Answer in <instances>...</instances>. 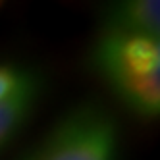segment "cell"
<instances>
[{
    "label": "cell",
    "instance_id": "cell-1",
    "mask_svg": "<svg viewBox=\"0 0 160 160\" xmlns=\"http://www.w3.org/2000/svg\"><path fill=\"white\" fill-rule=\"evenodd\" d=\"M91 64L131 114H160V39L102 29Z\"/></svg>",
    "mask_w": 160,
    "mask_h": 160
},
{
    "label": "cell",
    "instance_id": "cell-2",
    "mask_svg": "<svg viewBox=\"0 0 160 160\" xmlns=\"http://www.w3.org/2000/svg\"><path fill=\"white\" fill-rule=\"evenodd\" d=\"M120 133L98 104L73 108L23 160H118Z\"/></svg>",
    "mask_w": 160,
    "mask_h": 160
},
{
    "label": "cell",
    "instance_id": "cell-3",
    "mask_svg": "<svg viewBox=\"0 0 160 160\" xmlns=\"http://www.w3.org/2000/svg\"><path fill=\"white\" fill-rule=\"evenodd\" d=\"M104 29L131 35L160 37V2L158 0H128L110 6Z\"/></svg>",
    "mask_w": 160,
    "mask_h": 160
},
{
    "label": "cell",
    "instance_id": "cell-4",
    "mask_svg": "<svg viewBox=\"0 0 160 160\" xmlns=\"http://www.w3.org/2000/svg\"><path fill=\"white\" fill-rule=\"evenodd\" d=\"M39 98V93H29L0 104V151L19 133V129L29 120L33 106Z\"/></svg>",
    "mask_w": 160,
    "mask_h": 160
},
{
    "label": "cell",
    "instance_id": "cell-5",
    "mask_svg": "<svg viewBox=\"0 0 160 160\" xmlns=\"http://www.w3.org/2000/svg\"><path fill=\"white\" fill-rule=\"evenodd\" d=\"M39 89L41 81L33 72L14 66H0V104L29 93H39Z\"/></svg>",
    "mask_w": 160,
    "mask_h": 160
}]
</instances>
